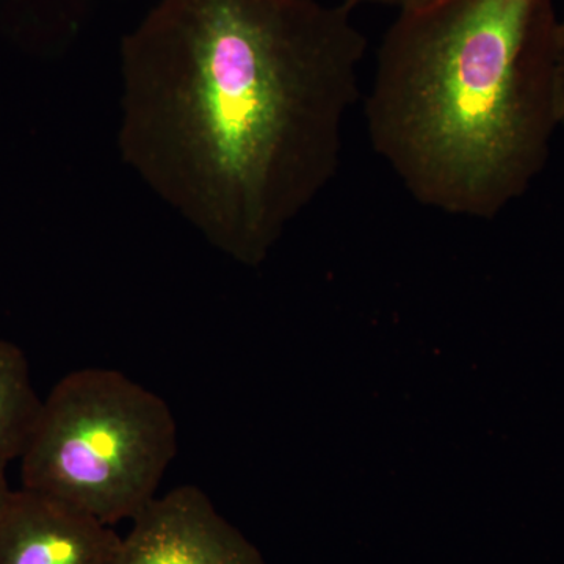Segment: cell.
Returning a JSON list of instances; mask_svg holds the SVG:
<instances>
[{
  "instance_id": "1",
  "label": "cell",
  "mask_w": 564,
  "mask_h": 564,
  "mask_svg": "<svg viewBox=\"0 0 564 564\" xmlns=\"http://www.w3.org/2000/svg\"><path fill=\"white\" fill-rule=\"evenodd\" d=\"M367 47L339 2L159 0L121 41L122 162L256 265L339 172Z\"/></svg>"
},
{
  "instance_id": "2",
  "label": "cell",
  "mask_w": 564,
  "mask_h": 564,
  "mask_svg": "<svg viewBox=\"0 0 564 564\" xmlns=\"http://www.w3.org/2000/svg\"><path fill=\"white\" fill-rule=\"evenodd\" d=\"M555 0H410L377 52L370 143L430 209L489 218L543 172L560 128Z\"/></svg>"
},
{
  "instance_id": "3",
  "label": "cell",
  "mask_w": 564,
  "mask_h": 564,
  "mask_svg": "<svg viewBox=\"0 0 564 564\" xmlns=\"http://www.w3.org/2000/svg\"><path fill=\"white\" fill-rule=\"evenodd\" d=\"M177 452L169 404L118 370H76L43 400L21 488L113 527L151 500Z\"/></svg>"
},
{
  "instance_id": "4",
  "label": "cell",
  "mask_w": 564,
  "mask_h": 564,
  "mask_svg": "<svg viewBox=\"0 0 564 564\" xmlns=\"http://www.w3.org/2000/svg\"><path fill=\"white\" fill-rule=\"evenodd\" d=\"M131 522L110 564H263L196 486L155 497Z\"/></svg>"
},
{
  "instance_id": "5",
  "label": "cell",
  "mask_w": 564,
  "mask_h": 564,
  "mask_svg": "<svg viewBox=\"0 0 564 564\" xmlns=\"http://www.w3.org/2000/svg\"><path fill=\"white\" fill-rule=\"evenodd\" d=\"M120 540L113 527L24 488L0 511V564H110Z\"/></svg>"
},
{
  "instance_id": "6",
  "label": "cell",
  "mask_w": 564,
  "mask_h": 564,
  "mask_svg": "<svg viewBox=\"0 0 564 564\" xmlns=\"http://www.w3.org/2000/svg\"><path fill=\"white\" fill-rule=\"evenodd\" d=\"M43 400L32 384L24 351L0 339V469L21 459L40 417Z\"/></svg>"
},
{
  "instance_id": "7",
  "label": "cell",
  "mask_w": 564,
  "mask_h": 564,
  "mask_svg": "<svg viewBox=\"0 0 564 564\" xmlns=\"http://www.w3.org/2000/svg\"><path fill=\"white\" fill-rule=\"evenodd\" d=\"M556 101H558L560 128L564 129V14L558 22V46H556Z\"/></svg>"
},
{
  "instance_id": "8",
  "label": "cell",
  "mask_w": 564,
  "mask_h": 564,
  "mask_svg": "<svg viewBox=\"0 0 564 564\" xmlns=\"http://www.w3.org/2000/svg\"><path fill=\"white\" fill-rule=\"evenodd\" d=\"M337 2L343 3V6L348 7V9L351 10L364 6L392 7V9H400V7L410 2V0H337Z\"/></svg>"
},
{
  "instance_id": "9",
  "label": "cell",
  "mask_w": 564,
  "mask_h": 564,
  "mask_svg": "<svg viewBox=\"0 0 564 564\" xmlns=\"http://www.w3.org/2000/svg\"><path fill=\"white\" fill-rule=\"evenodd\" d=\"M11 491L9 481H7L6 469H0V511H2L3 505L9 499Z\"/></svg>"
}]
</instances>
